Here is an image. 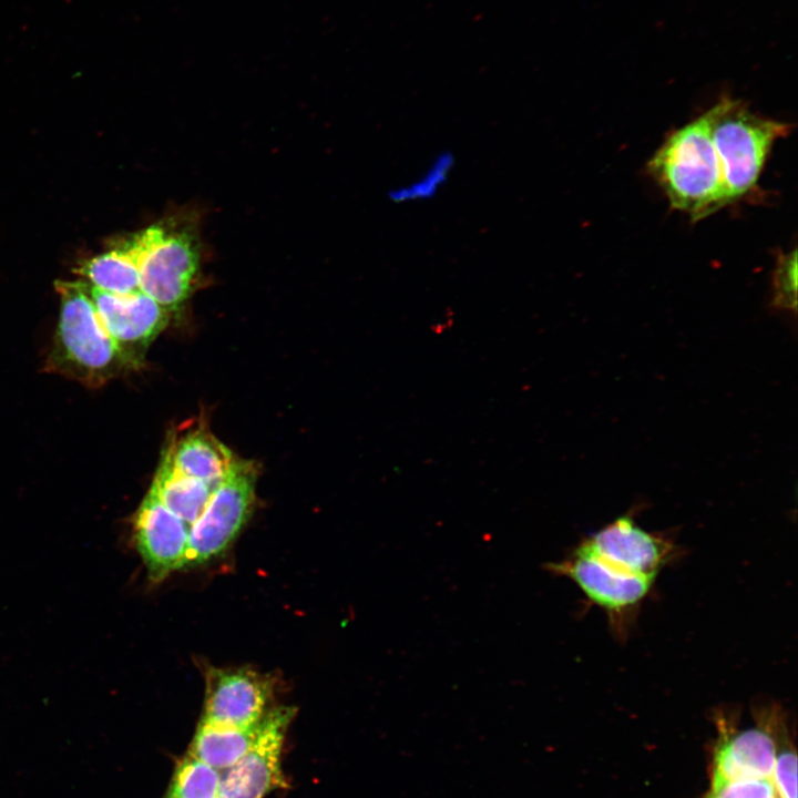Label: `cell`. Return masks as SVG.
Here are the masks:
<instances>
[{
  "label": "cell",
  "instance_id": "5",
  "mask_svg": "<svg viewBox=\"0 0 798 798\" xmlns=\"http://www.w3.org/2000/svg\"><path fill=\"white\" fill-rule=\"evenodd\" d=\"M782 714L776 706L758 710L756 725L739 729L735 718L717 713L710 789L747 779L773 778L777 757V726Z\"/></svg>",
  "mask_w": 798,
  "mask_h": 798
},
{
  "label": "cell",
  "instance_id": "1",
  "mask_svg": "<svg viewBox=\"0 0 798 798\" xmlns=\"http://www.w3.org/2000/svg\"><path fill=\"white\" fill-rule=\"evenodd\" d=\"M647 167L671 205L694 222L729 204L704 114L668 135Z\"/></svg>",
  "mask_w": 798,
  "mask_h": 798
},
{
  "label": "cell",
  "instance_id": "15",
  "mask_svg": "<svg viewBox=\"0 0 798 798\" xmlns=\"http://www.w3.org/2000/svg\"><path fill=\"white\" fill-rule=\"evenodd\" d=\"M91 287L112 295L141 291L137 257L125 243L84 260L76 269Z\"/></svg>",
  "mask_w": 798,
  "mask_h": 798
},
{
  "label": "cell",
  "instance_id": "2",
  "mask_svg": "<svg viewBox=\"0 0 798 798\" xmlns=\"http://www.w3.org/2000/svg\"><path fill=\"white\" fill-rule=\"evenodd\" d=\"M729 203L751 194L775 144L790 124L753 113L741 101L722 98L705 114Z\"/></svg>",
  "mask_w": 798,
  "mask_h": 798
},
{
  "label": "cell",
  "instance_id": "6",
  "mask_svg": "<svg viewBox=\"0 0 798 798\" xmlns=\"http://www.w3.org/2000/svg\"><path fill=\"white\" fill-rule=\"evenodd\" d=\"M137 257L141 290L167 310L187 298L198 266L193 241L184 233L152 226L126 242Z\"/></svg>",
  "mask_w": 798,
  "mask_h": 798
},
{
  "label": "cell",
  "instance_id": "7",
  "mask_svg": "<svg viewBox=\"0 0 798 798\" xmlns=\"http://www.w3.org/2000/svg\"><path fill=\"white\" fill-rule=\"evenodd\" d=\"M545 569L554 575L571 579L590 602L606 612L620 633L656 580L611 566L579 546L564 560L548 563Z\"/></svg>",
  "mask_w": 798,
  "mask_h": 798
},
{
  "label": "cell",
  "instance_id": "21",
  "mask_svg": "<svg viewBox=\"0 0 798 798\" xmlns=\"http://www.w3.org/2000/svg\"><path fill=\"white\" fill-rule=\"evenodd\" d=\"M704 798H780L773 778L737 780L710 789Z\"/></svg>",
  "mask_w": 798,
  "mask_h": 798
},
{
  "label": "cell",
  "instance_id": "3",
  "mask_svg": "<svg viewBox=\"0 0 798 798\" xmlns=\"http://www.w3.org/2000/svg\"><path fill=\"white\" fill-rule=\"evenodd\" d=\"M61 308L52 362L62 372L98 385L120 365L122 354L103 326L89 291L81 280H57Z\"/></svg>",
  "mask_w": 798,
  "mask_h": 798
},
{
  "label": "cell",
  "instance_id": "12",
  "mask_svg": "<svg viewBox=\"0 0 798 798\" xmlns=\"http://www.w3.org/2000/svg\"><path fill=\"white\" fill-rule=\"evenodd\" d=\"M191 525L150 490L134 518V543L152 582L184 567Z\"/></svg>",
  "mask_w": 798,
  "mask_h": 798
},
{
  "label": "cell",
  "instance_id": "17",
  "mask_svg": "<svg viewBox=\"0 0 798 798\" xmlns=\"http://www.w3.org/2000/svg\"><path fill=\"white\" fill-rule=\"evenodd\" d=\"M456 166L449 151L437 153L416 176L390 190L388 196L395 204H413L436 197L447 185Z\"/></svg>",
  "mask_w": 798,
  "mask_h": 798
},
{
  "label": "cell",
  "instance_id": "19",
  "mask_svg": "<svg viewBox=\"0 0 798 798\" xmlns=\"http://www.w3.org/2000/svg\"><path fill=\"white\" fill-rule=\"evenodd\" d=\"M777 757L774 784L780 798H797V755L788 736L785 717L777 726Z\"/></svg>",
  "mask_w": 798,
  "mask_h": 798
},
{
  "label": "cell",
  "instance_id": "11",
  "mask_svg": "<svg viewBox=\"0 0 798 798\" xmlns=\"http://www.w3.org/2000/svg\"><path fill=\"white\" fill-rule=\"evenodd\" d=\"M89 291L125 364H139L144 349L166 326L168 310L142 290L112 295L89 286Z\"/></svg>",
  "mask_w": 798,
  "mask_h": 798
},
{
  "label": "cell",
  "instance_id": "13",
  "mask_svg": "<svg viewBox=\"0 0 798 798\" xmlns=\"http://www.w3.org/2000/svg\"><path fill=\"white\" fill-rule=\"evenodd\" d=\"M164 456L177 471L202 481L213 491L235 461L231 450L202 426L178 436Z\"/></svg>",
  "mask_w": 798,
  "mask_h": 798
},
{
  "label": "cell",
  "instance_id": "14",
  "mask_svg": "<svg viewBox=\"0 0 798 798\" xmlns=\"http://www.w3.org/2000/svg\"><path fill=\"white\" fill-rule=\"evenodd\" d=\"M150 490L190 525L202 514L213 492L202 481L177 471L165 456Z\"/></svg>",
  "mask_w": 798,
  "mask_h": 798
},
{
  "label": "cell",
  "instance_id": "9",
  "mask_svg": "<svg viewBox=\"0 0 798 798\" xmlns=\"http://www.w3.org/2000/svg\"><path fill=\"white\" fill-rule=\"evenodd\" d=\"M577 546L611 566L654 579L674 559L676 551L671 541L644 530L628 514L602 528Z\"/></svg>",
  "mask_w": 798,
  "mask_h": 798
},
{
  "label": "cell",
  "instance_id": "10",
  "mask_svg": "<svg viewBox=\"0 0 798 798\" xmlns=\"http://www.w3.org/2000/svg\"><path fill=\"white\" fill-rule=\"evenodd\" d=\"M273 683L247 668H211L206 674V695L201 722L246 728L267 714Z\"/></svg>",
  "mask_w": 798,
  "mask_h": 798
},
{
  "label": "cell",
  "instance_id": "18",
  "mask_svg": "<svg viewBox=\"0 0 798 798\" xmlns=\"http://www.w3.org/2000/svg\"><path fill=\"white\" fill-rule=\"evenodd\" d=\"M221 771L188 754L174 775L168 798H219Z\"/></svg>",
  "mask_w": 798,
  "mask_h": 798
},
{
  "label": "cell",
  "instance_id": "4",
  "mask_svg": "<svg viewBox=\"0 0 798 798\" xmlns=\"http://www.w3.org/2000/svg\"><path fill=\"white\" fill-rule=\"evenodd\" d=\"M257 470L235 460L229 472L191 525L186 565L202 564L224 552L247 521L254 501Z\"/></svg>",
  "mask_w": 798,
  "mask_h": 798
},
{
  "label": "cell",
  "instance_id": "20",
  "mask_svg": "<svg viewBox=\"0 0 798 798\" xmlns=\"http://www.w3.org/2000/svg\"><path fill=\"white\" fill-rule=\"evenodd\" d=\"M773 306L796 313L797 309V254L796 249L782 254L774 275Z\"/></svg>",
  "mask_w": 798,
  "mask_h": 798
},
{
  "label": "cell",
  "instance_id": "16",
  "mask_svg": "<svg viewBox=\"0 0 798 798\" xmlns=\"http://www.w3.org/2000/svg\"><path fill=\"white\" fill-rule=\"evenodd\" d=\"M259 724L237 728L201 722L190 753L222 773L247 751L255 740Z\"/></svg>",
  "mask_w": 798,
  "mask_h": 798
},
{
  "label": "cell",
  "instance_id": "8",
  "mask_svg": "<svg viewBox=\"0 0 798 798\" xmlns=\"http://www.w3.org/2000/svg\"><path fill=\"white\" fill-rule=\"evenodd\" d=\"M293 716L289 707L267 712L247 751L221 773L219 798H264L283 785L280 757Z\"/></svg>",
  "mask_w": 798,
  "mask_h": 798
}]
</instances>
